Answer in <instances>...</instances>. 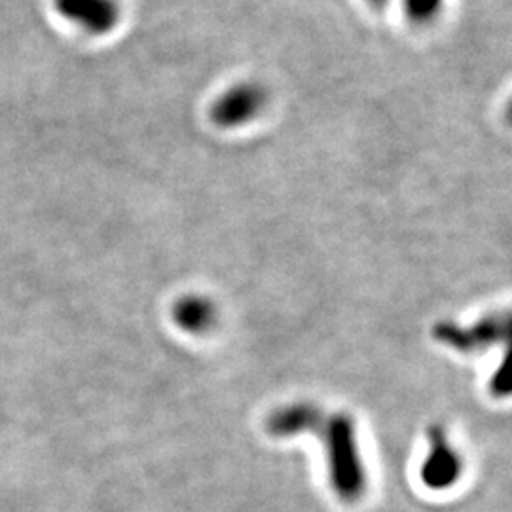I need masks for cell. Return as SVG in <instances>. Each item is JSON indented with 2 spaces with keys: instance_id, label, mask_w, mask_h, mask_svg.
<instances>
[{
  "instance_id": "cell-1",
  "label": "cell",
  "mask_w": 512,
  "mask_h": 512,
  "mask_svg": "<svg viewBox=\"0 0 512 512\" xmlns=\"http://www.w3.org/2000/svg\"><path fill=\"white\" fill-rule=\"evenodd\" d=\"M330 482L344 501H357L365 492L366 475L357 446L355 425L348 414H336L325 429Z\"/></svg>"
},
{
  "instance_id": "cell-2",
  "label": "cell",
  "mask_w": 512,
  "mask_h": 512,
  "mask_svg": "<svg viewBox=\"0 0 512 512\" xmlns=\"http://www.w3.org/2000/svg\"><path fill=\"white\" fill-rule=\"evenodd\" d=\"M268 101L266 90L256 82H241L220 95L211 118L220 128H239L260 114Z\"/></svg>"
},
{
  "instance_id": "cell-3",
  "label": "cell",
  "mask_w": 512,
  "mask_h": 512,
  "mask_svg": "<svg viewBox=\"0 0 512 512\" xmlns=\"http://www.w3.org/2000/svg\"><path fill=\"white\" fill-rule=\"evenodd\" d=\"M435 338L458 351H476L509 338V315H492L478 321L475 327L463 329L456 323H440L435 327Z\"/></svg>"
},
{
  "instance_id": "cell-4",
  "label": "cell",
  "mask_w": 512,
  "mask_h": 512,
  "mask_svg": "<svg viewBox=\"0 0 512 512\" xmlns=\"http://www.w3.org/2000/svg\"><path fill=\"white\" fill-rule=\"evenodd\" d=\"M429 442L431 448L421 467V478L425 486L433 490H446L458 482L463 463L439 425H433L429 429Z\"/></svg>"
},
{
  "instance_id": "cell-5",
  "label": "cell",
  "mask_w": 512,
  "mask_h": 512,
  "mask_svg": "<svg viewBox=\"0 0 512 512\" xmlns=\"http://www.w3.org/2000/svg\"><path fill=\"white\" fill-rule=\"evenodd\" d=\"M55 10L93 35H107L120 21L116 0H54Z\"/></svg>"
},
{
  "instance_id": "cell-6",
  "label": "cell",
  "mask_w": 512,
  "mask_h": 512,
  "mask_svg": "<svg viewBox=\"0 0 512 512\" xmlns=\"http://www.w3.org/2000/svg\"><path fill=\"white\" fill-rule=\"evenodd\" d=\"M323 423L321 410L315 408L313 404H291V406H283L277 412H274L268 420V431L279 437H294V435H302L308 431H315V427H319Z\"/></svg>"
},
{
  "instance_id": "cell-7",
  "label": "cell",
  "mask_w": 512,
  "mask_h": 512,
  "mask_svg": "<svg viewBox=\"0 0 512 512\" xmlns=\"http://www.w3.org/2000/svg\"><path fill=\"white\" fill-rule=\"evenodd\" d=\"M173 321L190 334H202L215 327L217 308L209 298L200 294L183 296L173 308Z\"/></svg>"
},
{
  "instance_id": "cell-8",
  "label": "cell",
  "mask_w": 512,
  "mask_h": 512,
  "mask_svg": "<svg viewBox=\"0 0 512 512\" xmlns=\"http://www.w3.org/2000/svg\"><path fill=\"white\" fill-rule=\"evenodd\" d=\"M442 4L444 0H404V12L416 23H427L439 16Z\"/></svg>"
},
{
  "instance_id": "cell-9",
  "label": "cell",
  "mask_w": 512,
  "mask_h": 512,
  "mask_svg": "<svg viewBox=\"0 0 512 512\" xmlns=\"http://www.w3.org/2000/svg\"><path fill=\"white\" fill-rule=\"evenodd\" d=\"M499 374L507 376V365L501 366V368L497 370V374H495V376H499ZM492 387H494V391L497 395H507V393H509V384H507V382H501L499 378H494V380H492Z\"/></svg>"
},
{
  "instance_id": "cell-10",
  "label": "cell",
  "mask_w": 512,
  "mask_h": 512,
  "mask_svg": "<svg viewBox=\"0 0 512 512\" xmlns=\"http://www.w3.org/2000/svg\"><path fill=\"white\" fill-rule=\"evenodd\" d=\"M370 2H372V4H376V6H382V4L387 2V0H370Z\"/></svg>"
}]
</instances>
